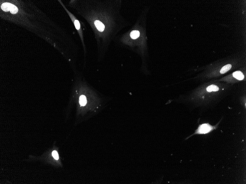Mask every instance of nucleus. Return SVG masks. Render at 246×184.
Here are the masks:
<instances>
[{
	"label": "nucleus",
	"mask_w": 246,
	"mask_h": 184,
	"mask_svg": "<svg viewBox=\"0 0 246 184\" xmlns=\"http://www.w3.org/2000/svg\"><path fill=\"white\" fill-rule=\"evenodd\" d=\"M130 36L132 39H136L139 36V32L138 31H133L130 33Z\"/></svg>",
	"instance_id": "obj_7"
},
{
	"label": "nucleus",
	"mask_w": 246,
	"mask_h": 184,
	"mask_svg": "<svg viewBox=\"0 0 246 184\" xmlns=\"http://www.w3.org/2000/svg\"><path fill=\"white\" fill-rule=\"evenodd\" d=\"M94 24L96 27H97L98 30L102 32L104 30L105 28V26L103 23L98 20H96L94 22Z\"/></svg>",
	"instance_id": "obj_3"
},
{
	"label": "nucleus",
	"mask_w": 246,
	"mask_h": 184,
	"mask_svg": "<svg viewBox=\"0 0 246 184\" xmlns=\"http://www.w3.org/2000/svg\"><path fill=\"white\" fill-rule=\"evenodd\" d=\"M12 4L9 3H4L1 5V9L4 12H8L10 10V8Z\"/></svg>",
	"instance_id": "obj_4"
},
{
	"label": "nucleus",
	"mask_w": 246,
	"mask_h": 184,
	"mask_svg": "<svg viewBox=\"0 0 246 184\" xmlns=\"http://www.w3.org/2000/svg\"><path fill=\"white\" fill-rule=\"evenodd\" d=\"M231 67H232V66L230 64L225 65L221 69L220 71V73L222 74L225 73L227 72L229 70H230Z\"/></svg>",
	"instance_id": "obj_6"
},
{
	"label": "nucleus",
	"mask_w": 246,
	"mask_h": 184,
	"mask_svg": "<svg viewBox=\"0 0 246 184\" xmlns=\"http://www.w3.org/2000/svg\"><path fill=\"white\" fill-rule=\"evenodd\" d=\"M216 126H212L208 123L202 124L199 125L198 128L196 130L194 133L189 137H187L185 140L188 139L190 137L195 135H203L206 134L211 132L212 131L216 129Z\"/></svg>",
	"instance_id": "obj_1"
},
{
	"label": "nucleus",
	"mask_w": 246,
	"mask_h": 184,
	"mask_svg": "<svg viewBox=\"0 0 246 184\" xmlns=\"http://www.w3.org/2000/svg\"><path fill=\"white\" fill-rule=\"evenodd\" d=\"M233 76L234 77L239 80H242L244 78V75L242 72L237 71L233 73Z\"/></svg>",
	"instance_id": "obj_2"
},
{
	"label": "nucleus",
	"mask_w": 246,
	"mask_h": 184,
	"mask_svg": "<svg viewBox=\"0 0 246 184\" xmlns=\"http://www.w3.org/2000/svg\"><path fill=\"white\" fill-rule=\"evenodd\" d=\"M10 11V12H11V13L13 14H16V13H17L18 9V8L16 6H15V5H13V4H12V5H11Z\"/></svg>",
	"instance_id": "obj_8"
},
{
	"label": "nucleus",
	"mask_w": 246,
	"mask_h": 184,
	"mask_svg": "<svg viewBox=\"0 0 246 184\" xmlns=\"http://www.w3.org/2000/svg\"><path fill=\"white\" fill-rule=\"evenodd\" d=\"M52 155L53 157L55 160H58L59 159V157L58 153L56 151H53L52 153Z\"/></svg>",
	"instance_id": "obj_9"
},
{
	"label": "nucleus",
	"mask_w": 246,
	"mask_h": 184,
	"mask_svg": "<svg viewBox=\"0 0 246 184\" xmlns=\"http://www.w3.org/2000/svg\"><path fill=\"white\" fill-rule=\"evenodd\" d=\"M206 90L207 91L209 92H210L213 91L216 92V91H218L219 90V88L217 86L212 85H210L207 87Z\"/></svg>",
	"instance_id": "obj_5"
},
{
	"label": "nucleus",
	"mask_w": 246,
	"mask_h": 184,
	"mask_svg": "<svg viewBox=\"0 0 246 184\" xmlns=\"http://www.w3.org/2000/svg\"><path fill=\"white\" fill-rule=\"evenodd\" d=\"M74 24L77 30H79L80 28V24L79 21L77 20H75L74 21Z\"/></svg>",
	"instance_id": "obj_10"
}]
</instances>
